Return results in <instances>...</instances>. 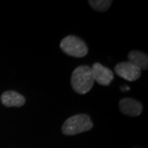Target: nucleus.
Masks as SVG:
<instances>
[{
	"mask_svg": "<svg viewBox=\"0 0 148 148\" xmlns=\"http://www.w3.org/2000/svg\"><path fill=\"white\" fill-rule=\"evenodd\" d=\"M94 82L91 68L87 65L77 67L72 73L71 85L73 89L78 94L84 95L89 92Z\"/></svg>",
	"mask_w": 148,
	"mask_h": 148,
	"instance_id": "1",
	"label": "nucleus"
},
{
	"mask_svg": "<svg viewBox=\"0 0 148 148\" xmlns=\"http://www.w3.org/2000/svg\"><path fill=\"white\" fill-rule=\"evenodd\" d=\"M93 127L90 118L86 114H76L69 118L64 122L62 132L64 135L73 136L82 132H87Z\"/></svg>",
	"mask_w": 148,
	"mask_h": 148,
	"instance_id": "2",
	"label": "nucleus"
},
{
	"mask_svg": "<svg viewBox=\"0 0 148 148\" xmlns=\"http://www.w3.org/2000/svg\"><path fill=\"white\" fill-rule=\"evenodd\" d=\"M60 48L66 54L75 58H82L88 53L86 43L74 36H66L60 43Z\"/></svg>",
	"mask_w": 148,
	"mask_h": 148,
	"instance_id": "3",
	"label": "nucleus"
},
{
	"mask_svg": "<svg viewBox=\"0 0 148 148\" xmlns=\"http://www.w3.org/2000/svg\"><path fill=\"white\" fill-rule=\"evenodd\" d=\"M114 71L118 76L129 82L138 80L142 73V70L130 62H122L118 64L114 68Z\"/></svg>",
	"mask_w": 148,
	"mask_h": 148,
	"instance_id": "4",
	"label": "nucleus"
},
{
	"mask_svg": "<svg viewBox=\"0 0 148 148\" xmlns=\"http://www.w3.org/2000/svg\"><path fill=\"white\" fill-rule=\"evenodd\" d=\"M91 71L94 81L101 86H109L114 79V73L110 69L99 63L93 64Z\"/></svg>",
	"mask_w": 148,
	"mask_h": 148,
	"instance_id": "5",
	"label": "nucleus"
},
{
	"mask_svg": "<svg viewBox=\"0 0 148 148\" xmlns=\"http://www.w3.org/2000/svg\"><path fill=\"white\" fill-rule=\"evenodd\" d=\"M120 110L126 115L138 116L143 112V106L139 101L131 98H123L119 102Z\"/></svg>",
	"mask_w": 148,
	"mask_h": 148,
	"instance_id": "6",
	"label": "nucleus"
},
{
	"mask_svg": "<svg viewBox=\"0 0 148 148\" xmlns=\"http://www.w3.org/2000/svg\"><path fill=\"white\" fill-rule=\"evenodd\" d=\"M1 101L7 107H21L26 103V99L23 95L14 90H8L1 95Z\"/></svg>",
	"mask_w": 148,
	"mask_h": 148,
	"instance_id": "7",
	"label": "nucleus"
},
{
	"mask_svg": "<svg viewBox=\"0 0 148 148\" xmlns=\"http://www.w3.org/2000/svg\"><path fill=\"white\" fill-rule=\"evenodd\" d=\"M128 62L134 64L141 70H147L148 68V57L147 54L143 52L138 51V50H132L129 52L128 55Z\"/></svg>",
	"mask_w": 148,
	"mask_h": 148,
	"instance_id": "8",
	"label": "nucleus"
},
{
	"mask_svg": "<svg viewBox=\"0 0 148 148\" xmlns=\"http://www.w3.org/2000/svg\"><path fill=\"white\" fill-rule=\"evenodd\" d=\"M88 3L92 8L98 12H106L110 8L112 4L111 0H90L88 1Z\"/></svg>",
	"mask_w": 148,
	"mask_h": 148,
	"instance_id": "9",
	"label": "nucleus"
}]
</instances>
